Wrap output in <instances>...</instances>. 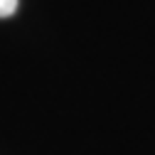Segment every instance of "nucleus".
Here are the masks:
<instances>
[{
  "mask_svg": "<svg viewBox=\"0 0 155 155\" xmlns=\"http://www.w3.org/2000/svg\"><path fill=\"white\" fill-rule=\"evenodd\" d=\"M17 3L20 0H0V17H10L17 12Z\"/></svg>",
  "mask_w": 155,
  "mask_h": 155,
  "instance_id": "1",
  "label": "nucleus"
}]
</instances>
